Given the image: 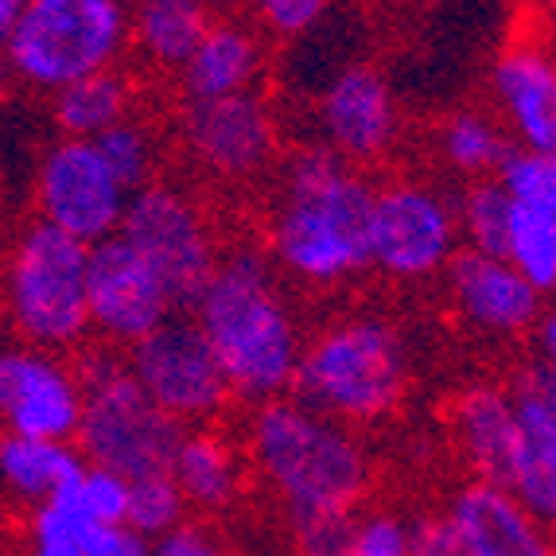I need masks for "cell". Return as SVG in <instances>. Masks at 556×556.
Listing matches in <instances>:
<instances>
[{
  "instance_id": "cell-12",
  "label": "cell",
  "mask_w": 556,
  "mask_h": 556,
  "mask_svg": "<svg viewBox=\"0 0 556 556\" xmlns=\"http://www.w3.org/2000/svg\"><path fill=\"white\" fill-rule=\"evenodd\" d=\"M31 206L39 223L71 233L83 245H98L117 233L129 191L113 179L93 140L55 137L36 160Z\"/></svg>"
},
{
  "instance_id": "cell-24",
  "label": "cell",
  "mask_w": 556,
  "mask_h": 556,
  "mask_svg": "<svg viewBox=\"0 0 556 556\" xmlns=\"http://www.w3.org/2000/svg\"><path fill=\"white\" fill-rule=\"evenodd\" d=\"M83 471L86 459L75 444L0 432V491L28 510L43 506L51 494L75 486Z\"/></svg>"
},
{
  "instance_id": "cell-20",
  "label": "cell",
  "mask_w": 556,
  "mask_h": 556,
  "mask_svg": "<svg viewBox=\"0 0 556 556\" xmlns=\"http://www.w3.org/2000/svg\"><path fill=\"white\" fill-rule=\"evenodd\" d=\"M447 437L464 467L482 482H506L518 447V413L506 381H467L447 397Z\"/></svg>"
},
{
  "instance_id": "cell-18",
  "label": "cell",
  "mask_w": 556,
  "mask_h": 556,
  "mask_svg": "<svg viewBox=\"0 0 556 556\" xmlns=\"http://www.w3.org/2000/svg\"><path fill=\"white\" fill-rule=\"evenodd\" d=\"M518 413V447L506 471V491L541 526H556V370L538 358L521 362L506 381Z\"/></svg>"
},
{
  "instance_id": "cell-11",
  "label": "cell",
  "mask_w": 556,
  "mask_h": 556,
  "mask_svg": "<svg viewBox=\"0 0 556 556\" xmlns=\"http://www.w3.org/2000/svg\"><path fill=\"white\" fill-rule=\"evenodd\" d=\"M125 362L152 405L184 428L218 425L233 405L223 366L187 312H176L156 331L125 346Z\"/></svg>"
},
{
  "instance_id": "cell-30",
  "label": "cell",
  "mask_w": 556,
  "mask_h": 556,
  "mask_svg": "<svg viewBox=\"0 0 556 556\" xmlns=\"http://www.w3.org/2000/svg\"><path fill=\"white\" fill-rule=\"evenodd\" d=\"M187 498L179 494L172 471H152L140 475V479H129V526L132 538L140 541H160L164 533L179 529L187 521Z\"/></svg>"
},
{
  "instance_id": "cell-27",
  "label": "cell",
  "mask_w": 556,
  "mask_h": 556,
  "mask_svg": "<svg viewBox=\"0 0 556 556\" xmlns=\"http://www.w3.org/2000/svg\"><path fill=\"white\" fill-rule=\"evenodd\" d=\"M502 257L538 288L541 296H556V218L538 206H510V226L502 241Z\"/></svg>"
},
{
  "instance_id": "cell-22",
  "label": "cell",
  "mask_w": 556,
  "mask_h": 556,
  "mask_svg": "<svg viewBox=\"0 0 556 556\" xmlns=\"http://www.w3.org/2000/svg\"><path fill=\"white\" fill-rule=\"evenodd\" d=\"M265 63H269L265 36L250 20L218 12L203 43L179 66L176 98L179 102H218V98H233V93H250L257 90Z\"/></svg>"
},
{
  "instance_id": "cell-6",
  "label": "cell",
  "mask_w": 556,
  "mask_h": 556,
  "mask_svg": "<svg viewBox=\"0 0 556 556\" xmlns=\"http://www.w3.org/2000/svg\"><path fill=\"white\" fill-rule=\"evenodd\" d=\"M78 378H83V425L75 447L86 464L110 467L125 479L167 471L184 425L160 413L129 374L125 351L110 343H90L78 351Z\"/></svg>"
},
{
  "instance_id": "cell-34",
  "label": "cell",
  "mask_w": 556,
  "mask_h": 556,
  "mask_svg": "<svg viewBox=\"0 0 556 556\" xmlns=\"http://www.w3.org/2000/svg\"><path fill=\"white\" fill-rule=\"evenodd\" d=\"M75 498L83 502V510L98 521H110V526H125L129 518V479L110 467H93L86 464L83 479L75 482Z\"/></svg>"
},
{
  "instance_id": "cell-9",
  "label": "cell",
  "mask_w": 556,
  "mask_h": 556,
  "mask_svg": "<svg viewBox=\"0 0 556 556\" xmlns=\"http://www.w3.org/2000/svg\"><path fill=\"white\" fill-rule=\"evenodd\" d=\"M117 233L156 269L179 312L195 304L223 257V241L206 206L187 187L167 179L132 191Z\"/></svg>"
},
{
  "instance_id": "cell-25",
  "label": "cell",
  "mask_w": 556,
  "mask_h": 556,
  "mask_svg": "<svg viewBox=\"0 0 556 556\" xmlns=\"http://www.w3.org/2000/svg\"><path fill=\"white\" fill-rule=\"evenodd\" d=\"M47 113H51V129L59 137L98 140L105 129L137 113V83L121 66H113V71L90 75L83 83H71L59 93H51Z\"/></svg>"
},
{
  "instance_id": "cell-13",
  "label": "cell",
  "mask_w": 556,
  "mask_h": 556,
  "mask_svg": "<svg viewBox=\"0 0 556 556\" xmlns=\"http://www.w3.org/2000/svg\"><path fill=\"white\" fill-rule=\"evenodd\" d=\"M83 378L66 354L43 346H0V428L12 437L75 444L83 425Z\"/></svg>"
},
{
  "instance_id": "cell-28",
  "label": "cell",
  "mask_w": 556,
  "mask_h": 556,
  "mask_svg": "<svg viewBox=\"0 0 556 556\" xmlns=\"http://www.w3.org/2000/svg\"><path fill=\"white\" fill-rule=\"evenodd\" d=\"M93 149L102 152L105 167H110L113 179H117L129 195L160 179V160H164V152H160V140H156V132H152V125L144 117H137V113L125 117L121 125H113V129H105L102 137L93 140Z\"/></svg>"
},
{
  "instance_id": "cell-39",
  "label": "cell",
  "mask_w": 556,
  "mask_h": 556,
  "mask_svg": "<svg viewBox=\"0 0 556 556\" xmlns=\"http://www.w3.org/2000/svg\"><path fill=\"white\" fill-rule=\"evenodd\" d=\"M28 556H83L71 545H51V541H28Z\"/></svg>"
},
{
  "instance_id": "cell-16",
  "label": "cell",
  "mask_w": 556,
  "mask_h": 556,
  "mask_svg": "<svg viewBox=\"0 0 556 556\" xmlns=\"http://www.w3.org/2000/svg\"><path fill=\"white\" fill-rule=\"evenodd\" d=\"M444 285L447 312L467 334L491 339V343H518L545 316V300L506 257L479 250H459Z\"/></svg>"
},
{
  "instance_id": "cell-42",
  "label": "cell",
  "mask_w": 556,
  "mask_h": 556,
  "mask_svg": "<svg viewBox=\"0 0 556 556\" xmlns=\"http://www.w3.org/2000/svg\"><path fill=\"white\" fill-rule=\"evenodd\" d=\"M125 556H149V548H144V545H137V548H132V553H125Z\"/></svg>"
},
{
  "instance_id": "cell-14",
  "label": "cell",
  "mask_w": 556,
  "mask_h": 556,
  "mask_svg": "<svg viewBox=\"0 0 556 556\" xmlns=\"http://www.w3.org/2000/svg\"><path fill=\"white\" fill-rule=\"evenodd\" d=\"M316 140L354 167L390 160L401 140V105L386 71L374 63L339 66L316 93Z\"/></svg>"
},
{
  "instance_id": "cell-41",
  "label": "cell",
  "mask_w": 556,
  "mask_h": 556,
  "mask_svg": "<svg viewBox=\"0 0 556 556\" xmlns=\"http://www.w3.org/2000/svg\"><path fill=\"white\" fill-rule=\"evenodd\" d=\"M12 86V75H9V63H0V98H4V90Z\"/></svg>"
},
{
  "instance_id": "cell-7",
  "label": "cell",
  "mask_w": 556,
  "mask_h": 556,
  "mask_svg": "<svg viewBox=\"0 0 556 556\" xmlns=\"http://www.w3.org/2000/svg\"><path fill=\"white\" fill-rule=\"evenodd\" d=\"M129 51V0H28L12 28V83L36 93H59L121 66Z\"/></svg>"
},
{
  "instance_id": "cell-37",
  "label": "cell",
  "mask_w": 556,
  "mask_h": 556,
  "mask_svg": "<svg viewBox=\"0 0 556 556\" xmlns=\"http://www.w3.org/2000/svg\"><path fill=\"white\" fill-rule=\"evenodd\" d=\"M529 343H533V358L556 370V307H545V316L529 331Z\"/></svg>"
},
{
  "instance_id": "cell-5",
  "label": "cell",
  "mask_w": 556,
  "mask_h": 556,
  "mask_svg": "<svg viewBox=\"0 0 556 556\" xmlns=\"http://www.w3.org/2000/svg\"><path fill=\"white\" fill-rule=\"evenodd\" d=\"M90 245L28 218L0 253V316L12 339L43 351H83L90 339L86 307Z\"/></svg>"
},
{
  "instance_id": "cell-17",
  "label": "cell",
  "mask_w": 556,
  "mask_h": 556,
  "mask_svg": "<svg viewBox=\"0 0 556 556\" xmlns=\"http://www.w3.org/2000/svg\"><path fill=\"white\" fill-rule=\"evenodd\" d=\"M486 98L514 149L556 156V55L545 39H506L486 71Z\"/></svg>"
},
{
  "instance_id": "cell-40",
  "label": "cell",
  "mask_w": 556,
  "mask_h": 556,
  "mask_svg": "<svg viewBox=\"0 0 556 556\" xmlns=\"http://www.w3.org/2000/svg\"><path fill=\"white\" fill-rule=\"evenodd\" d=\"M214 9L218 12H230V16H238V12H250L253 0H214Z\"/></svg>"
},
{
  "instance_id": "cell-32",
  "label": "cell",
  "mask_w": 556,
  "mask_h": 556,
  "mask_svg": "<svg viewBox=\"0 0 556 556\" xmlns=\"http://www.w3.org/2000/svg\"><path fill=\"white\" fill-rule=\"evenodd\" d=\"M494 179L510 195V203L538 206V211H548L556 218V156L514 149L510 156L502 160Z\"/></svg>"
},
{
  "instance_id": "cell-31",
  "label": "cell",
  "mask_w": 556,
  "mask_h": 556,
  "mask_svg": "<svg viewBox=\"0 0 556 556\" xmlns=\"http://www.w3.org/2000/svg\"><path fill=\"white\" fill-rule=\"evenodd\" d=\"M343 556H413V518L393 506H358L346 526Z\"/></svg>"
},
{
  "instance_id": "cell-10",
  "label": "cell",
  "mask_w": 556,
  "mask_h": 556,
  "mask_svg": "<svg viewBox=\"0 0 556 556\" xmlns=\"http://www.w3.org/2000/svg\"><path fill=\"white\" fill-rule=\"evenodd\" d=\"M176 140L195 172L233 187L265 179L285 152L280 117L261 90L218 102H179Z\"/></svg>"
},
{
  "instance_id": "cell-43",
  "label": "cell",
  "mask_w": 556,
  "mask_h": 556,
  "mask_svg": "<svg viewBox=\"0 0 556 556\" xmlns=\"http://www.w3.org/2000/svg\"><path fill=\"white\" fill-rule=\"evenodd\" d=\"M545 4H548V9H556V0H545Z\"/></svg>"
},
{
  "instance_id": "cell-8",
  "label": "cell",
  "mask_w": 556,
  "mask_h": 556,
  "mask_svg": "<svg viewBox=\"0 0 556 556\" xmlns=\"http://www.w3.org/2000/svg\"><path fill=\"white\" fill-rule=\"evenodd\" d=\"M464 250L455 195L417 176L374 184L370 273L390 285H432Z\"/></svg>"
},
{
  "instance_id": "cell-26",
  "label": "cell",
  "mask_w": 556,
  "mask_h": 556,
  "mask_svg": "<svg viewBox=\"0 0 556 556\" xmlns=\"http://www.w3.org/2000/svg\"><path fill=\"white\" fill-rule=\"evenodd\" d=\"M510 152L514 144L506 129L482 105H459V110L444 113V121L437 125V160L464 184L494 179Z\"/></svg>"
},
{
  "instance_id": "cell-21",
  "label": "cell",
  "mask_w": 556,
  "mask_h": 556,
  "mask_svg": "<svg viewBox=\"0 0 556 556\" xmlns=\"http://www.w3.org/2000/svg\"><path fill=\"white\" fill-rule=\"evenodd\" d=\"M167 471L187 498V510H199L206 518H223V514L238 510L253 482L245 447L223 425L184 428Z\"/></svg>"
},
{
  "instance_id": "cell-3",
  "label": "cell",
  "mask_w": 556,
  "mask_h": 556,
  "mask_svg": "<svg viewBox=\"0 0 556 556\" xmlns=\"http://www.w3.org/2000/svg\"><path fill=\"white\" fill-rule=\"evenodd\" d=\"M241 447L253 479L277 498L288 526L354 514L378 482V459L358 428L339 425L296 397L253 405Z\"/></svg>"
},
{
  "instance_id": "cell-23",
  "label": "cell",
  "mask_w": 556,
  "mask_h": 556,
  "mask_svg": "<svg viewBox=\"0 0 556 556\" xmlns=\"http://www.w3.org/2000/svg\"><path fill=\"white\" fill-rule=\"evenodd\" d=\"M214 20V0H129V51L149 71L176 78Z\"/></svg>"
},
{
  "instance_id": "cell-4",
  "label": "cell",
  "mask_w": 556,
  "mask_h": 556,
  "mask_svg": "<svg viewBox=\"0 0 556 556\" xmlns=\"http://www.w3.org/2000/svg\"><path fill=\"white\" fill-rule=\"evenodd\" d=\"M413 343L386 312H343L307 331L292 393L346 428L386 425L413 393Z\"/></svg>"
},
{
  "instance_id": "cell-19",
  "label": "cell",
  "mask_w": 556,
  "mask_h": 556,
  "mask_svg": "<svg viewBox=\"0 0 556 556\" xmlns=\"http://www.w3.org/2000/svg\"><path fill=\"white\" fill-rule=\"evenodd\" d=\"M464 556H556L553 533L498 482L467 479L444 506Z\"/></svg>"
},
{
  "instance_id": "cell-33",
  "label": "cell",
  "mask_w": 556,
  "mask_h": 556,
  "mask_svg": "<svg viewBox=\"0 0 556 556\" xmlns=\"http://www.w3.org/2000/svg\"><path fill=\"white\" fill-rule=\"evenodd\" d=\"M334 0H253V28L265 39L277 43H296L307 39L316 28H324V20L331 16Z\"/></svg>"
},
{
  "instance_id": "cell-35",
  "label": "cell",
  "mask_w": 556,
  "mask_h": 556,
  "mask_svg": "<svg viewBox=\"0 0 556 556\" xmlns=\"http://www.w3.org/2000/svg\"><path fill=\"white\" fill-rule=\"evenodd\" d=\"M149 556H233V548L203 521H184L179 529L152 541Z\"/></svg>"
},
{
  "instance_id": "cell-15",
  "label": "cell",
  "mask_w": 556,
  "mask_h": 556,
  "mask_svg": "<svg viewBox=\"0 0 556 556\" xmlns=\"http://www.w3.org/2000/svg\"><path fill=\"white\" fill-rule=\"evenodd\" d=\"M86 307H90V334L117 351L132 346L179 312L156 269L121 233L90 245Z\"/></svg>"
},
{
  "instance_id": "cell-36",
  "label": "cell",
  "mask_w": 556,
  "mask_h": 556,
  "mask_svg": "<svg viewBox=\"0 0 556 556\" xmlns=\"http://www.w3.org/2000/svg\"><path fill=\"white\" fill-rule=\"evenodd\" d=\"M413 556H464L455 529L444 514H420L413 518Z\"/></svg>"
},
{
  "instance_id": "cell-29",
  "label": "cell",
  "mask_w": 556,
  "mask_h": 556,
  "mask_svg": "<svg viewBox=\"0 0 556 556\" xmlns=\"http://www.w3.org/2000/svg\"><path fill=\"white\" fill-rule=\"evenodd\" d=\"M510 195L502 191L498 179H479V184H464V191L455 195V214H459V238L464 250L494 253L502 257V241H506V226H510Z\"/></svg>"
},
{
  "instance_id": "cell-2",
  "label": "cell",
  "mask_w": 556,
  "mask_h": 556,
  "mask_svg": "<svg viewBox=\"0 0 556 556\" xmlns=\"http://www.w3.org/2000/svg\"><path fill=\"white\" fill-rule=\"evenodd\" d=\"M187 316L206 334L233 401L253 408L292 393L307 327L292 285L261 245L241 241L223 250Z\"/></svg>"
},
{
  "instance_id": "cell-38",
  "label": "cell",
  "mask_w": 556,
  "mask_h": 556,
  "mask_svg": "<svg viewBox=\"0 0 556 556\" xmlns=\"http://www.w3.org/2000/svg\"><path fill=\"white\" fill-rule=\"evenodd\" d=\"M28 9V0H0V63H4V51H9L12 28H16L20 12Z\"/></svg>"
},
{
  "instance_id": "cell-1",
  "label": "cell",
  "mask_w": 556,
  "mask_h": 556,
  "mask_svg": "<svg viewBox=\"0 0 556 556\" xmlns=\"http://www.w3.org/2000/svg\"><path fill=\"white\" fill-rule=\"evenodd\" d=\"M374 179L319 140L280 152L261 250L292 288L343 292L370 273Z\"/></svg>"
}]
</instances>
